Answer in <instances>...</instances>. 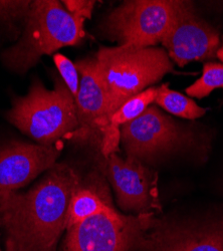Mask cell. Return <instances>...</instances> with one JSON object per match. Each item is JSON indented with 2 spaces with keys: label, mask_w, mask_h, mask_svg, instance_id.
I'll return each mask as SVG.
<instances>
[{
  "label": "cell",
  "mask_w": 223,
  "mask_h": 251,
  "mask_svg": "<svg viewBox=\"0 0 223 251\" xmlns=\"http://www.w3.org/2000/svg\"><path fill=\"white\" fill-rule=\"evenodd\" d=\"M80 180L67 164L53 168L29 190L0 196V227L4 251H56L71 198Z\"/></svg>",
  "instance_id": "1"
},
{
  "label": "cell",
  "mask_w": 223,
  "mask_h": 251,
  "mask_svg": "<svg viewBox=\"0 0 223 251\" xmlns=\"http://www.w3.org/2000/svg\"><path fill=\"white\" fill-rule=\"evenodd\" d=\"M84 36V20L71 14L59 1L35 0L25 17L23 35L4 50L1 59L7 69L23 75L44 55L76 46Z\"/></svg>",
  "instance_id": "2"
},
{
  "label": "cell",
  "mask_w": 223,
  "mask_h": 251,
  "mask_svg": "<svg viewBox=\"0 0 223 251\" xmlns=\"http://www.w3.org/2000/svg\"><path fill=\"white\" fill-rule=\"evenodd\" d=\"M96 66L108 99V116L134 96L173 72L168 53L157 48H100Z\"/></svg>",
  "instance_id": "3"
},
{
  "label": "cell",
  "mask_w": 223,
  "mask_h": 251,
  "mask_svg": "<svg viewBox=\"0 0 223 251\" xmlns=\"http://www.w3.org/2000/svg\"><path fill=\"white\" fill-rule=\"evenodd\" d=\"M5 116L19 131L46 146L72 137L78 128L74 98L57 76L52 90L35 79L25 96L13 99Z\"/></svg>",
  "instance_id": "4"
},
{
  "label": "cell",
  "mask_w": 223,
  "mask_h": 251,
  "mask_svg": "<svg viewBox=\"0 0 223 251\" xmlns=\"http://www.w3.org/2000/svg\"><path fill=\"white\" fill-rule=\"evenodd\" d=\"M185 1L130 0L106 18L104 30L120 46L152 48L161 43Z\"/></svg>",
  "instance_id": "5"
},
{
  "label": "cell",
  "mask_w": 223,
  "mask_h": 251,
  "mask_svg": "<svg viewBox=\"0 0 223 251\" xmlns=\"http://www.w3.org/2000/svg\"><path fill=\"white\" fill-rule=\"evenodd\" d=\"M153 219V213L127 216L116 209L100 212L67 229L60 251H134Z\"/></svg>",
  "instance_id": "6"
},
{
  "label": "cell",
  "mask_w": 223,
  "mask_h": 251,
  "mask_svg": "<svg viewBox=\"0 0 223 251\" xmlns=\"http://www.w3.org/2000/svg\"><path fill=\"white\" fill-rule=\"evenodd\" d=\"M74 65L79 74V89L74 99L79 131L73 136L100 137V151L104 158H108L118 150L121 133L110 123L107 94L97 71L96 59L77 60Z\"/></svg>",
  "instance_id": "7"
},
{
  "label": "cell",
  "mask_w": 223,
  "mask_h": 251,
  "mask_svg": "<svg viewBox=\"0 0 223 251\" xmlns=\"http://www.w3.org/2000/svg\"><path fill=\"white\" fill-rule=\"evenodd\" d=\"M120 133L127 156L142 162L169 152L187 141L185 131L155 106L122 126Z\"/></svg>",
  "instance_id": "8"
},
{
  "label": "cell",
  "mask_w": 223,
  "mask_h": 251,
  "mask_svg": "<svg viewBox=\"0 0 223 251\" xmlns=\"http://www.w3.org/2000/svg\"><path fill=\"white\" fill-rule=\"evenodd\" d=\"M134 251H223V219L190 225L154 218Z\"/></svg>",
  "instance_id": "9"
},
{
  "label": "cell",
  "mask_w": 223,
  "mask_h": 251,
  "mask_svg": "<svg viewBox=\"0 0 223 251\" xmlns=\"http://www.w3.org/2000/svg\"><path fill=\"white\" fill-rule=\"evenodd\" d=\"M105 173L110 180L120 207L137 214L152 213L159 207L157 174L144 163L130 156L116 153L105 158Z\"/></svg>",
  "instance_id": "10"
},
{
  "label": "cell",
  "mask_w": 223,
  "mask_h": 251,
  "mask_svg": "<svg viewBox=\"0 0 223 251\" xmlns=\"http://www.w3.org/2000/svg\"><path fill=\"white\" fill-rule=\"evenodd\" d=\"M167 53L179 67L194 60L214 58L219 50L218 31L198 17L190 2H184L162 39Z\"/></svg>",
  "instance_id": "11"
},
{
  "label": "cell",
  "mask_w": 223,
  "mask_h": 251,
  "mask_svg": "<svg viewBox=\"0 0 223 251\" xmlns=\"http://www.w3.org/2000/svg\"><path fill=\"white\" fill-rule=\"evenodd\" d=\"M59 151L53 145L10 142L0 149V196L17 191L55 166Z\"/></svg>",
  "instance_id": "12"
},
{
  "label": "cell",
  "mask_w": 223,
  "mask_h": 251,
  "mask_svg": "<svg viewBox=\"0 0 223 251\" xmlns=\"http://www.w3.org/2000/svg\"><path fill=\"white\" fill-rule=\"evenodd\" d=\"M106 188L97 176L89 183L80 182L69 204L67 229L100 212L115 209Z\"/></svg>",
  "instance_id": "13"
},
{
  "label": "cell",
  "mask_w": 223,
  "mask_h": 251,
  "mask_svg": "<svg viewBox=\"0 0 223 251\" xmlns=\"http://www.w3.org/2000/svg\"><path fill=\"white\" fill-rule=\"evenodd\" d=\"M155 102L167 112L184 119L194 120L206 113V110L199 107L192 99L171 90L168 85L158 88Z\"/></svg>",
  "instance_id": "14"
},
{
  "label": "cell",
  "mask_w": 223,
  "mask_h": 251,
  "mask_svg": "<svg viewBox=\"0 0 223 251\" xmlns=\"http://www.w3.org/2000/svg\"><path fill=\"white\" fill-rule=\"evenodd\" d=\"M157 92L158 88L151 87L125 101L110 117L112 127L116 130H120V127L123 125L140 117L151 106V103L155 101Z\"/></svg>",
  "instance_id": "15"
},
{
  "label": "cell",
  "mask_w": 223,
  "mask_h": 251,
  "mask_svg": "<svg viewBox=\"0 0 223 251\" xmlns=\"http://www.w3.org/2000/svg\"><path fill=\"white\" fill-rule=\"evenodd\" d=\"M218 88L223 89V64L206 62L201 77L186 89V93L191 98L203 99Z\"/></svg>",
  "instance_id": "16"
},
{
  "label": "cell",
  "mask_w": 223,
  "mask_h": 251,
  "mask_svg": "<svg viewBox=\"0 0 223 251\" xmlns=\"http://www.w3.org/2000/svg\"><path fill=\"white\" fill-rule=\"evenodd\" d=\"M53 61L60 75H62V79L65 81L66 86L75 99L79 89V74L75 65L66 55L60 53L53 55Z\"/></svg>",
  "instance_id": "17"
},
{
  "label": "cell",
  "mask_w": 223,
  "mask_h": 251,
  "mask_svg": "<svg viewBox=\"0 0 223 251\" xmlns=\"http://www.w3.org/2000/svg\"><path fill=\"white\" fill-rule=\"evenodd\" d=\"M32 1L16 0V1H2L0 0V22H12L17 19H25Z\"/></svg>",
  "instance_id": "18"
},
{
  "label": "cell",
  "mask_w": 223,
  "mask_h": 251,
  "mask_svg": "<svg viewBox=\"0 0 223 251\" xmlns=\"http://www.w3.org/2000/svg\"><path fill=\"white\" fill-rule=\"evenodd\" d=\"M63 3L71 14L85 22V19L91 17L96 2L88 0H65Z\"/></svg>",
  "instance_id": "19"
},
{
  "label": "cell",
  "mask_w": 223,
  "mask_h": 251,
  "mask_svg": "<svg viewBox=\"0 0 223 251\" xmlns=\"http://www.w3.org/2000/svg\"><path fill=\"white\" fill-rule=\"evenodd\" d=\"M216 56H217L220 60H222V61H223V47L219 48V50H218V51H217Z\"/></svg>",
  "instance_id": "20"
}]
</instances>
